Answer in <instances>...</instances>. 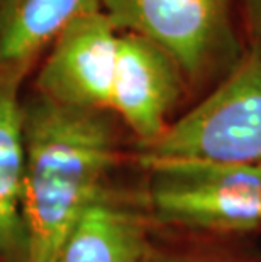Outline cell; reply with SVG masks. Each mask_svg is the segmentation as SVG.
Here are the masks:
<instances>
[{
  "label": "cell",
  "mask_w": 261,
  "mask_h": 262,
  "mask_svg": "<svg viewBox=\"0 0 261 262\" xmlns=\"http://www.w3.org/2000/svg\"><path fill=\"white\" fill-rule=\"evenodd\" d=\"M254 56L261 58V0H243Z\"/></svg>",
  "instance_id": "cell-10"
},
{
  "label": "cell",
  "mask_w": 261,
  "mask_h": 262,
  "mask_svg": "<svg viewBox=\"0 0 261 262\" xmlns=\"http://www.w3.org/2000/svg\"><path fill=\"white\" fill-rule=\"evenodd\" d=\"M212 161L261 166V58L249 54L154 144L141 163Z\"/></svg>",
  "instance_id": "cell-2"
},
{
  "label": "cell",
  "mask_w": 261,
  "mask_h": 262,
  "mask_svg": "<svg viewBox=\"0 0 261 262\" xmlns=\"http://www.w3.org/2000/svg\"><path fill=\"white\" fill-rule=\"evenodd\" d=\"M146 262H226V260L205 257V255L204 257H200V255H158L153 252Z\"/></svg>",
  "instance_id": "cell-11"
},
{
  "label": "cell",
  "mask_w": 261,
  "mask_h": 262,
  "mask_svg": "<svg viewBox=\"0 0 261 262\" xmlns=\"http://www.w3.org/2000/svg\"><path fill=\"white\" fill-rule=\"evenodd\" d=\"M151 254L146 216L104 186L66 235L54 262H146Z\"/></svg>",
  "instance_id": "cell-7"
},
{
  "label": "cell",
  "mask_w": 261,
  "mask_h": 262,
  "mask_svg": "<svg viewBox=\"0 0 261 262\" xmlns=\"http://www.w3.org/2000/svg\"><path fill=\"white\" fill-rule=\"evenodd\" d=\"M119 34L102 9L76 17L54 39L37 75V95L68 107L109 110Z\"/></svg>",
  "instance_id": "cell-5"
},
{
  "label": "cell",
  "mask_w": 261,
  "mask_h": 262,
  "mask_svg": "<svg viewBox=\"0 0 261 262\" xmlns=\"http://www.w3.org/2000/svg\"><path fill=\"white\" fill-rule=\"evenodd\" d=\"M24 112L26 262H54L66 235L105 185L115 159L109 110L36 95Z\"/></svg>",
  "instance_id": "cell-1"
},
{
  "label": "cell",
  "mask_w": 261,
  "mask_h": 262,
  "mask_svg": "<svg viewBox=\"0 0 261 262\" xmlns=\"http://www.w3.org/2000/svg\"><path fill=\"white\" fill-rule=\"evenodd\" d=\"M27 68L0 70V260L26 262L24 112L19 98Z\"/></svg>",
  "instance_id": "cell-8"
},
{
  "label": "cell",
  "mask_w": 261,
  "mask_h": 262,
  "mask_svg": "<svg viewBox=\"0 0 261 262\" xmlns=\"http://www.w3.org/2000/svg\"><path fill=\"white\" fill-rule=\"evenodd\" d=\"M101 9V0H0V70L29 68L66 26Z\"/></svg>",
  "instance_id": "cell-9"
},
{
  "label": "cell",
  "mask_w": 261,
  "mask_h": 262,
  "mask_svg": "<svg viewBox=\"0 0 261 262\" xmlns=\"http://www.w3.org/2000/svg\"><path fill=\"white\" fill-rule=\"evenodd\" d=\"M119 32L158 44L188 80L205 75L234 49L231 0H101Z\"/></svg>",
  "instance_id": "cell-4"
},
{
  "label": "cell",
  "mask_w": 261,
  "mask_h": 262,
  "mask_svg": "<svg viewBox=\"0 0 261 262\" xmlns=\"http://www.w3.org/2000/svg\"><path fill=\"white\" fill-rule=\"evenodd\" d=\"M151 171L149 208L158 220L193 230L251 232L261 227V166L159 161Z\"/></svg>",
  "instance_id": "cell-3"
},
{
  "label": "cell",
  "mask_w": 261,
  "mask_h": 262,
  "mask_svg": "<svg viewBox=\"0 0 261 262\" xmlns=\"http://www.w3.org/2000/svg\"><path fill=\"white\" fill-rule=\"evenodd\" d=\"M183 78L163 48L134 32H121L109 110L124 120L143 147L151 146L168 129Z\"/></svg>",
  "instance_id": "cell-6"
}]
</instances>
